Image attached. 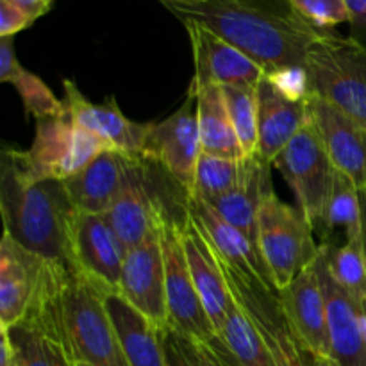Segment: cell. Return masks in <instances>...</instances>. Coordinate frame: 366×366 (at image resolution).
I'll list each match as a JSON object with an SVG mask.
<instances>
[{"mask_svg": "<svg viewBox=\"0 0 366 366\" xmlns=\"http://www.w3.org/2000/svg\"><path fill=\"white\" fill-rule=\"evenodd\" d=\"M139 161L142 157L109 149L100 154L81 174L63 181L75 209L81 213L106 214Z\"/></svg>", "mask_w": 366, "mask_h": 366, "instance_id": "obj_21", "label": "cell"}, {"mask_svg": "<svg viewBox=\"0 0 366 366\" xmlns=\"http://www.w3.org/2000/svg\"><path fill=\"white\" fill-rule=\"evenodd\" d=\"M267 77H270L272 82L292 99H307L310 97V77H307L306 68H285V70L267 75Z\"/></svg>", "mask_w": 366, "mask_h": 366, "instance_id": "obj_36", "label": "cell"}, {"mask_svg": "<svg viewBox=\"0 0 366 366\" xmlns=\"http://www.w3.org/2000/svg\"><path fill=\"white\" fill-rule=\"evenodd\" d=\"M365 192H366V189H365Z\"/></svg>", "mask_w": 366, "mask_h": 366, "instance_id": "obj_47", "label": "cell"}, {"mask_svg": "<svg viewBox=\"0 0 366 366\" xmlns=\"http://www.w3.org/2000/svg\"><path fill=\"white\" fill-rule=\"evenodd\" d=\"M125 254L127 250L104 214L75 213L68 264L102 295L118 292Z\"/></svg>", "mask_w": 366, "mask_h": 366, "instance_id": "obj_11", "label": "cell"}, {"mask_svg": "<svg viewBox=\"0 0 366 366\" xmlns=\"http://www.w3.org/2000/svg\"><path fill=\"white\" fill-rule=\"evenodd\" d=\"M313 225L299 207L282 202L275 192L267 195L257 211V250L270 270L277 292L317 261Z\"/></svg>", "mask_w": 366, "mask_h": 366, "instance_id": "obj_6", "label": "cell"}, {"mask_svg": "<svg viewBox=\"0 0 366 366\" xmlns=\"http://www.w3.org/2000/svg\"><path fill=\"white\" fill-rule=\"evenodd\" d=\"M104 306L117 331L129 366H167L163 345L164 331L156 327L118 293L104 295Z\"/></svg>", "mask_w": 366, "mask_h": 366, "instance_id": "obj_24", "label": "cell"}, {"mask_svg": "<svg viewBox=\"0 0 366 366\" xmlns=\"http://www.w3.org/2000/svg\"><path fill=\"white\" fill-rule=\"evenodd\" d=\"M0 366H21L16 356V350L7 342L2 343V347H0Z\"/></svg>", "mask_w": 366, "mask_h": 366, "instance_id": "obj_41", "label": "cell"}, {"mask_svg": "<svg viewBox=\"0 0 366 366\" xmlns=\"http://www.w3.org/2000/svg\"><path fill=\"white\" fill-rule=\"evenodd\" d=\"M252 159L254 157L231 159V157L209 156V154L202 152L199 163H197L193 188L186 195L213 200L232 192L242 186V182L247 179L250 167H252Z\"/></svg>", "mask_w": 366, "mask_h": 366, "instance_id": "obj_30", "label": "cell"}, {"mask_svg": "<svg viewBox=\"0 0 366 366\" xmlns=\"http://www.w3.org/2000/svg\"><path fill=\"white\" fill-rule=\"evenodd\" d=\"M74 366H92V365L84 363V361H74Z\"/></svg>", "mask_w": 366, "mask_h": 366, "instance_id": "obj_46", "label": "cell"}, {"mask_svg": "<svg viewBox=\"0 0 366 366\" xmlns=\"http://www.w3.org/2000/svg\"><path fill=\"white\" fill-rule=\"evenodd\" d=\"M270 163L256 156L252 159L249 175L242 186H238L232 192L225 195L217 197L207 202L213 204L218 209V213L234 225L238 231H242L247 238L250 239L254 247L257 249V211H259L261 202L267 195L274 192L272 186V174Z\"/></svg>", "mask_w": 366, "mask_h": 366, "instance_id": "obj_25", "label": "cell"}, {"mask_svg": "<svg viewBox=\"0 0 366 366\" xmlns=\"http://www.w3.org/2000/svg\"><path fill=\"white\" fill-rule=\"evenodd\" d=\"M350 13V27H352V38L363 41L366 38V0H345Z\"/></svg>", "mask_w": 366, "mask_h": 366, "instance_id": "obj_39", "label": "cell"}, {"mask_svg": "<svg viewBox=\"0 0 366 366\" xmlns=\"http://www.w3.org/2000/svg\"><path fill=\"white\" fill-rule=\"evenodd\" d=\"M34 21L36 18L16 2L0 0V38H14V34L31 27Z\"/></svg>", "mask_w": 366, "mask_h": 366, "instance_id": "obj_37", "label": "cell"}, {"mask_svg": "<svg viewBox=\"0 0 366 366\" xmlns=\"http://www.w3.org/2000/svg\"><path fill=\"white\" fill-rule=\"evenodd\" d=\"M320 249L332 277L360 302L361 307L366 306V257L361 239H354L342 247L320 243Z\"/></svg>", "mask_w": 366, "mask_h": 366, "instance_id": "obj_32", "label": "cell"}, {"mask_svg": "<svg viewBox=\"0 0 366 366\" xmlns=\"http://www.w3.org/2000/svg\"><path fill=\"white\" fill-rule=\"evenodd\" d=\"M164 356H167V366H193L189 357L186 356L182 347V336L175 329H167L163 335Z\"/></svg>", "mask_w": 366, "mask_h": 366, "instance_id": "obj_38", "label": "cell"}, {"mask_svg": "<svg viewBox=\"0 0 366 366\" xmlns=\"http://www.w3.org/2000/svg\"><path fill=\"white\" fill-rule=\"evenodd\" d=\"M34 122L36 132L29 150H7L29 181H66L109 150L102 138L79 127L66 109Z\"/></svg>", "mask_w": 366, "mask_h": 366, "instance_id": "obj_4", "label": "cell"}, {"mask_svg": "<svg viewBox=\"0 0 366 366\" xmlns=\"http://www.w3.org/2000/svg\"><path fill=\"white\" fill-rule=\"evenodd\" d=\"M315 268L320 277L327 306L331 360L340 366H366V338L360 302L332 277L322 249L315 261Z\"/></svg>", "mask_w": 366, "mask_h": 366, "instance_id": "obj_17", "label": "cell"}, {"mask_svg": "<svg viewBox=\"0 0 366 366\" xmlns=\"http://www.w3.org/2000/svg\"><path fill=\"white\" fill-rule=\"evenodd\" d=\"M21 322L59 343L71 361L129 366L104 295L70 264L46 261L38 295Z\"/></svg>", "mask_w": 366, "mask_h": 366, "instance_id": "obj_2", "label": "cell"}, {"mask_svg": "<svg viewBox=\"0 0 366 366\" xmlns=\"http://www.w3.org/2000/svg\"><path fill=\"white\" fill-rule=\"evenodd\" d=\"M13 2H16L20 7H24L25 11H29V13L38 20L39 16H43V14L50 9L54 0H13Z\"/></svg>", "mask_w": 366, "mask_h": 366, "instance_id": "obj_40", "label": "cell"}, {"mask_svg": "<svg viewBox=\"0 0 366 366\" xmlns=\"http://www.w3.org/2000/svg\"><path fill=\"white\" fill-rule=\"evenodd\" d=\"M300 349H302V347H300ZM302 356H304V363H306V366H340L336 361H332L331 357L317 356V354H311L304 349H302Z\"/></svg>", "mask_w": 366, "mask_h": 366, "instance_id": "obj_42", "label": "cell"}, {"mask_svg": "<svg viewBox=\"0 0 366 366\" xmlns=\"http://www.w3.org/2000/svg\"><path fill=\"white\" fill-rule=\"evenodd\" d=\"M182 336V347L193 366H239L224 343L214 336L207 342Z\"/></svg>", "mask_w": 366, "mask_h": 366, "instance_id": "obj_35", "label": "cell"}, {"mask_svg": "<svg viewBox=\"0 0 366 366\" xmlns=\"http://www.w3.org/2000/svg\"><path fill=\"white\" fill-rule=\"evenodd\" d=\"M159 2H163L164 6H168V4H177V6H188V4H199V2H204V0H159Z\"/></svg>", "mask_w": 366, "mask_h": 366, "instance_id": "obj_44", "label": "cell"}, {"mask_svg": "<svg viewBox=\"0 0 366 366\" xmlns=\"http://www.w3.org/2000/svg\"><path fill=\"white\" fill-rule=\"evenodd\" d=\"M217 338L224 343L239 366H274L263 336L234 297L224 324L218 329Z\"/></svg>", "mask_w": 366, "mask_h": 366, "instance_id": "obj_29", "label": "cell"}, {"mask_svg": "<svg viewBox=\"0 0 366 366\" xmlns=\"http://www.w3.org/2000/svg\"><path fill=\"white\" fill-rule=\"evenodd\" d=\"M179 232H181V243L192 272L193 285L213 324L214 332H218L232 302L224 268L214 247L211 245L195 218L184 209V206H182V217L179 218Z\"/></svg>", "mask_w": 366, "mask_h": 366, "instance_id": "obj_16", "label": "cell"}, {"mask_svg": "<svg viewBox=\"0 0 366 366\" xmlns=\"http://www.w3.org/2000/svg\"><path fill=\"white\" fill-rule=\"evenodd\" d=\"M310 95L320 97L366 129V43L331 31L307 57Z\"/></svg>", "mask_w": 366, "mask_h": 366, "instance_id": "obj_5", "label": "cell"}, {"mask_svg": "<svg viewBox=\"0 0 366 366\" xmlns=\"http://www.w3.org/2000/svg\"><path fill=\"white\" fill-rule=\"evenodd\" d=\"M361 245L366 257V192H361Z\"/></svg>", "mask_w": 366, "mask_h": 366, "instance_id": "obj_43", "label": "cell"}, {"mask_svg": "<svg viewBox=\"0 0 366 366\" xmlns=\"http://www.w3.org/2000/svg\"><path fill=\"white\" fill-rule=\"evenodd\" d=\"M117 293L161 331L170 329L159 227L145 242L127 250Z\"/></svg>", "mask_w": 366, "mask_h": 366, "instance_id": "obj_12", "label": "cell"}, {"mask_svg": "<svg viewBox=\"0 0 366 366\" xmlns=\"http://www.w3.org/2000/svg\"><path fill=\"white\" fill-rule=\"evenodd\" d=\"M63 89L64 109L79 127L102 138L109 145V149L120 150L129 156L142 157L143 147H145L152 124H138L134 120H129L122 113L113 97H109L102 104L89 102L74 81L64 79Z\"/></svg>", "mask_w": 366, "mask_h": 366, "instance_id": "obj_15", "label": "cell"}, {"mask_svg": "<svg viewBox=\"0 0 366 366\" xmlns=\"http://www.w3.org/2000/svg\"><path fill=\"white\" fill-rule=\"evenodd\" d=\"M290 6L306 21L322 31H332L335 25L350 24V13L345 0H288Z\"/></svg>", "mask_w": 366, "mask_h": 366, "instance_id": "obj_34", "label": "cell"}, {"mask_svg": "<svg viewBox=\"0 0 366 366\" xmlns=\"http://www.w3.org/2000/svg\"><path fill=\"white\" fill-rule=\"evenodd\" d=\"M182 206L195 218L197 224L200 225L204 234L207 236L211 245L214 247L217 254L225 263H231L232 267L239 268V270L247 272V274L256 275L264 285L275 290L270 270H268L267 263L261 257L259 250L250 243V239L242 231H238L234 225L229 224L218 213V209L213 204L207 202L206 199L186 195L184 193Z\"/></svg>", "mask_w": 366, "mask_h": 366, "instance_id": "obj_23", "label": "cell"}, {"mask_svg": "<svg viewBox=\"0 0 366 366\" xmlns=\"http://www.w3.org/2000/svg\"><path fill=\"white\" fill-rule=\"evenodd\" d=\"M202 154L197 118V97L188 93L184 104L159 124H152L142 157L167 172L179 188L189 193L197 163Z\"/></svg>", "mask_w": 366, "mask_h": 366, "instance_id": "obj_10", "label": "cell"}, {"mask_svg": "<svg viewBox=\"0 0 366 366\" xmlns=\"http://www.w3.org/2000/svg\"><path fill=\"white\" fill-rule=\"evenodd\" d=\"M272 164L281 172L295 195L299 209L317 231L324 220L327 200L335 186L336 168L311 120L279 152Z\"/></svg>", "mask_w": 366, "mask_h": 366, "instance_id": "obj_7", "label": "cell"}, {"mask_svg": "<svg viewBox=\"0 0 366 366\" xmlns=\"http://www.w3.org/2000/svg\"><path fill=\"white\" fill-rule=\"evenodd\" d=\"M164 7L181 21H197L224 38L259 64L264 75L306 68L311 49L331 32L304 20L288 0H204Z\"/></svg>", "mask_w": 366, "mask_h": 366, "instance_id": "obj_1", "label": "cell"}, {"mask_svg": "<svg viewBox=\"0 0 366 366\" xmlns=\"http://www.w3.org/2000/svg\"><path fill=\"white\" fill-rule=\"evenodd\" d=\"M182 25L192 41L195 63V74L188 93L197 95L200 89L211 86H257L264 77L259 64L213 31L192 20H184Z\"/></svg>", "mask_w": 366, "mask_h": 366, "instance_id": "obj_13", "label": "cell"}, {"mask_svg": "<svg viewBox=\"0 0 366 366\" xmlns=\"http://www.w3.org/2000/svg\"><path fill=\"white\" fill-rule=\"evenodd\" d=\"M4 232L49 261L70 263L71 225L77 209L63 181H29L4 150L0 167Z\"/></svg>", "mask_w": 366, "mask_h": 366, "instance_id": "obj_3", "label": "cell"}, {"mask_svg": "<svg viewBox=\"0 0 366 366\" xmlns=\"http://www.w3.org/2000/svg\"><path fill=\"white\" fill-rule=\"evenodd\" d=\"M361 322H363V332L366 338V306L361 307Z\"/></svg>", "mask_w": 366, "mask_h": 366, "instance_id": "obj_45", "label": "cell"}, {"mask_svg": "<svg viewBox=\"0 0 366 366\" xmlns=\"http://www.w3.org/2000/svg\"><path fill=\"white\" fill-rule=\"evenodd\" d=\"M0 81L14 86L25 111L34 120L56 117L64 109L63 100L57 99L38 75L21 66L14 52V38H0Z\"/></svg>", "mask_w": 366, "mask_h": 366, "instance_id": "obj_27", "label": "cell"}, {"mask_svg": "<svg viewBox=\"0 0 366 366\" xmlns=\"http://www.w3.org/2000/svg\"><path fill=\"white\" fill-rule=\"evenodd\" d=\"M147 164L149 161H139L127 184L104 214L125 250L134 249L145 242L159 227V218L167 209L163 200L150 186Z\"/></svg>", "mask_w": 366, "mask_h": 366, "instance_id": "obj_20", "label": "cell"}, {"mask_svg": "<svg viewBox=\"0 0 366 366\" xmlns=\"http://www.w3.org/2000/svg\"><path fill=\"white\" fill-rule=\"evenodd\" d=\"M227 286L236 302L245 310L263 336L274 366H306L302 349L286 318L277 290H272L256 275L225 263L220 256Z\"/></svg>", "mask_w": 366, "mask_h": 366, "instance_id": "obj_8", "label": "cell"}, {"mask_svg": "<svg viewBox=\"0 0 366 366\" xmlns=\"http://www.w3.org/2000/svg\"><path fill=\"white\" fill-rule=\"evenodd\" d=\"M257 106H259L257 156L272 164L279 152L310 122V97L292 99L285 95L270 77L264 75L257 84Z\"/></svg>", "mask_w": 366, "mask_h": 366, "instance_id": "obj_22", "label": "cell"}, {"mask_svg": "<svg viewBox=\"0 0 366 366\" xmlns=\"http://www.w3.org/2000/svg\"><path fill=\"white\" fill-rule=\"evenodd\" d=\"M310 120L335 168L366 189V129L320 97L310 95Z\"/></svg>", "mask_w": 366, "mask_h": 366, "instance_id": "obj_14", "label": "cell"}, {"mask_svg": "<svg viewBox=\"0 0 366 366\" xmlns=\"http://www.w3.org/2000/svg\"><path fill=\"white\" fill-rule=\"evenodd\" d=\"M324 243H332V236L342 232L345 245L361 239V192L345 174L336 170L335 186L327 200L324 220L317 229Z\"/></svg>", "mask_w": 366, "mask_h": 366, "instance_id": "obj_28", "label": "cell"}, {"mask_svg": "<svg viewBox=\"0 0 366 366\" xmlns=\"http://www.w3.org/2000/svg\"><path fill=\"white\" fill-rule=\"evenodd\" d=\"M195 97L202 152L209 156L242 159V147H239L234 125L229 117L222 88L211 86V88L200 89Z\"/></svg>", "mask_w": 366, "mask_h": 366, "instance_id": "obj_26", "label": "cell"}, {"mask_svg": "<svg viewBox=\"0 0 366 366\" xmlns=\"http://www.w3.org/2000/svg\"><path fill=\"white\" fill-rule=\"evenodd\" d=\"M7 332L21 366H74V361L59 343L27 322L13 325Z\"/></svg>", "mask_w": 366, "mask_h": 366, "instance_id": "obj_33", "label": "cell"}, {"mask_svg": "<svg viewBox=\"0 0 366 366\" xmlns=\"http://www.w3.org/2000/svg\"><path fill=\"white\" fill-rule=\"evenodd\" d=\"M46 261L4 232L0 239V327L9 329L27 317Z\"/></svg>", "mask_w": 366, "mask_h": 366, "instance_id": "obj_18", "label": "cell"}, {"mask_svg": "<svg viewBox=\"0 0 366 366\" xmlns=\"http://www.w3.org/2000/svg\"><path fill=\"white\" fill-rule=\"evenodd\" d=\"M159 236L163 247L170 327L188 338L207 342L214 338L217 332L193 285L192 272L181 243L179 218L172 217L168 207L159 218Z\"/></svg>", "mask_w": 366, "mask_h": 366, "instance_id": "obj_9", "label": "cell"}, {"mask_svg": "<svg viewBox=\"0 0 366 366\" xmlns=\"http://www.w3.org/2000/svg\"><path fill=\"white\" fill-rule=\"evenodd\" d=\"M279 299L300 347L317 356L331 357L327 306L315 263L281 290Z\"/></svg>", "mask_w": 366, "mask_h": 366, "instance_id": "obj_19", "label": "cell"}, {"mask_svg": "<svg viewBox=\"0 0 366 366\" xmlns=\"http://www.w3.org/2000/svg\"><path fill=\"white\" fill-rule=\"evenodd\" d=\"M229 117L234 125L243 157H256L259 150V106L257 86H225L222 88Z\"/></svg>", "mask_w": 366, "mask_h": 366, "instance_id": "obj_31", "label": "cell"}]
</instances>
